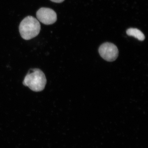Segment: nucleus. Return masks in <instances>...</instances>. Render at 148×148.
Here are the masks:
<instances>
[{
  "instance_id": "5",
  "label": "nucleus",
  "mask_w": 148,
  "mask_h": 148,
  "mask_svg": "<svg viewBox=\"0 0 148 148\" xmlns=\"http://www.w3.org/2000/svg\"><path fill=\"white\" fill-rule=\"evenodd\" d=\"M127 34L133 36L140 41H143L145 39V36L143 32L140 30L135 28H130L126 31Z\"/></svg>"
},
{
  "instance_id": "2",
  "label": "nucleus",
  "mask_w": 148,
  "mask_h": 148,
  "mask_svg": "<svg viewBox=\"0 0 148 148\" xmlns=\"http://www.w3.org/2000/svg\"><path fill=\"white\" fill-rule=\"evenodd\" d=\"M40 29L38 20L31 16L25 17L19 26L20 35L25 40H31L36 37L39 34Z\"/></svg>"
},
{
  "instance_id": "6",
  "label": "nucleus",
  "mask_w": 148,
  "mask_h": 148,
  "mask_svg": "<svg viewBox=\"0 0 148 148\" xmlns=\"http://www.w3.org/2000/svg\"><path fill=\"white\" fill-rule=\"evenodd\" d=\"M50 1L54 3H61L64 2L65 0H50Z\"/></svg>"
},
{
  "instance_id": "4",
  "label": "nucleus",
  "mask_w": 148,
  "mask_h": 148,
  "mask_svg": "<svg viewBox=\"0 0 148 148\" xmlns=\"http://www.w3.org/2000/svg\"><path fill=\"white\" fill-rule=\"evenodd\" d=\"M38 20L45 25H51L54 24L57 20V14L51 9L47 8H41L36 12Z\"/></svg>"
},
{
  "instance_id": "3",
  "label": "nucleus",
  "mask_w": 148,
  "mask_h": 148,
  "mask_svg": "<svg viewBox=\"0 0 148 148\" xmlns=\"http://www.w3.org/2000/svg\"><path fill=\"white\" fill-rule=\"evenodd\" d=\"M99 52L103 59L109 62L116 60L119 54L118 49L116 46L110 42L103 44L99 47Z\"/></svg>"
},
{
  "instance_id": "1",
  "label": "nucleus",
  "mask_w": 148,
  "mask_h": 148,
  "mask_svg": "<svg viewBox=\"0 0 148 148\" xmlns=\"http://www.w3.org/2000/svg\"><path fill=\"white\" fill-rule=\"evenodd\" d=\"M46 83L45 75L41 70L39 69L30 70L24 78L23 82L25 86H28L35 92H39L43 90Z\"/></svg>"
}]
</instances>
